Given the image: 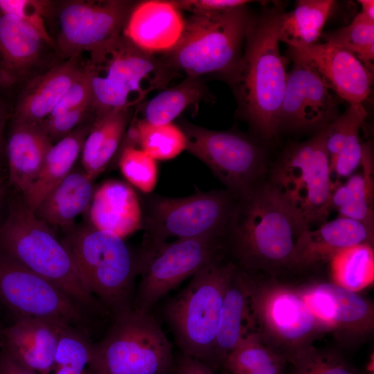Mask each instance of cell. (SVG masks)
<instances>
[{"instance_id": "obj_19", "label": "cell", "mask_w": 374, "mask_h": 374, "mask_svg": "<svg viewBox=\"0 0 374 374\" xmlns=\"http://www.w3.org/2000/svg\"><path fill=\"white\" fill-rule=\"evenodd\" d=\"M373 236L374 231L362 223L337 216L300 234L290 267L310 268L330 262L345 249L362 244L373 245Z\"/></svg>"}, {"instance_id": "obj_1", "label": "cell", "mask_w": 374, "mask_h": 374, "mask_svg": "<svg viewBox=\"0 0 374 374\" xmlns=\"http://www.w3.org/2000/svg\"><path fill=\"white\" fill-rule=\"evenodd\" d=\"M281 6L253 17L240 61L226 80L238 103V114L261 139L279 130V113L287 78V59L280 52Z\"/></svg>"}, {"instance_id": "obj_28", "label": "cell", "mask_w": 374, "mask_h": 374, "mask_svg": "<svg viewBox=\"0 0 374 374\" xmlns=\"http://www.w3.org/2000/svg\"><path fill=\"white\" fill-rule=\"evenodd\" d=\"M362 105H350L341 115L326 127V148L331 177L352 175L360 166L364 143L359 130L366 116Z\"/></svg>"}, {"instance_id": "obj_17", "label": "cell", "mask_w": 374, "mask_h": 374, "mask_svg": "<svg viewBox=\"0 0 374 374\" xmlns=\"http://www.w3.org/2000/svg\"><path fill=\"white\" fill-rule=\"evenodd\" d=\"M300 291L326 332L342 339H359L373 332V305L358 292L334 282L314 283Z\"/></svg>"}, {"instance_id": "obj_12", "label": "cell", "mask_w": 374, "mask_h": 374, "mask_svg": "<svg viewBox=\"0 0 374 374\" xmlns=\"http://www.w3.org/2000/svg\"><path fill=\"white\" fill-rule=\"evenodd\" d=\"M186 150L202 161L226 189L240 195L262 181L267 172L263 148L253 138L232 130H213L179 122Z\"/></svg>"}, {"instance_id": "obj_11", "label": "cell", "mask_w": 374, "mask_h": 374, "mask_svg": "<svg viewBox=\"0 0 374 374\" xmlns=\"http://www.w3.org/2000/svg\"><path fill=\"white\" fill-rule=\"evenodd\" d=\"M237 198L227 189L181 198L148 197L142 208L145 235L141 248L167 242L170 238L212 237L223 240Z\"/></svg>"}, {"instance_id": "obj_34", "label": "cell", "mask_w": 374, "mask_h": 374, "mask_svg": "<svg viewBox=\"0 0 374 374\" xmlns=\"http://www.w3.org/2000/svg\"><path fill=\"white\" fill-rule=\"evenodd\" d=\"M123 148H137L154 160H170L186 150L185 135L173 123L154 125L134 117L122 141Z\"/></svg>"}, {"instance_id": "obj_7", "label": "cell", "mask_w": 374, "mask_h": 374, "mask_svg": "<svg viewBox=\"0 0 374 374\" xmlns=\"http://www.w3.org/2000/svg\"><path fill=\"white\" fill-rule=\"evenodd\" d=\"M61 242L93 296L114 314L133 308L139 251L134 253L123 238L89 224L69 229Z\"/></svg>"}, {"instance_id": "obj_36", "label": "cell", "mask_w": 374, "mask_h": 374, "mask_svg": "<svg viewBox=\"0 0 374 374\" xmlns=\"http://www.w3.org/2000/svg\"><path fill=\"white\" fill-rule=\"evenodd\" d=\"M285 363L253 332L227 355L223 366L230 374H282Z\"/></svg>"}, {"instance_id": "obj_8", "label": "cell", "mask_w": 374, "mask_h": 374, "mask_svg": "<svg viewBox=\"0 0 374 374\" xmlns=\"http://www.w3.org/2000/svg\"><path fill=\"white\" fill-rule=\"evenodd\" d=\"M267 182L301 233L326 222L334 181L326 148V127L310 139L287 147L269 170Z\"/></svg>"}, {"instance_id": "obj_27", "label": "cell", "mask_w": 374, "mask_h": 374, "mask_svg": "<svg viewBox=\"0 0 374 374\" xmlns=\"http://www.w3.org/2000/svg\"><path fill=\"white\" fill-rule=\"evenodd\" d=\"M93 181L83 170H72L48 193L34 214L51 227L72 228L76 217L89 208Z\"/></svg>"}, {"instance_id": "obj_38", "label": "cell", "mask_w": 374, "mask_h": 374, "mask_svg": "<svg viewBox=\"0 0 374 374\" xmlns=\"http://www.w3.org/2000/svg\"><path fill=\"white\" fill-rule=\"evenodd\" d=\"M322 35L326 42L349 51L373 72L374 21L360 12L349 25Z\"/></svg>"}, {"instance_id": "obj_16", "label": "cell", "mask_w": 374, "mask_h": 374, "mask_svg": "<svg viewBox=\"0 0 374 374\" xmlns=\"http://www.w3.org/2000/svg\"><path fill=\"white\" fill-rule=\"evenodd\" d=\"M287 73L279 113V130L326 127L339 115L338 102L318 73L296 57Z\"/></svg>"}, {"instance_id": "obj_22", "label": "cell", "mask_w": 374, "mask_h": 374, "mask_svg": "<svg viewBox=\"0 0 374 374\" xmlns=\"http://www.w3.org/2000/svg\"><path fill=\"white\" fill-rule=\"evenodd\" d=\"M89 224L121 238L142 229V206L129 184L116 179L94 190L88 208Z\"/></svg>"}, {"instance_id": "obj_45", "label": "cell", "mask_w": 374, "mask_h": 374, "mask_svg": "<svg viewBox=\"0 0 374 374\" xmlns=\"http://www.w3.org/2000/svg\"><path fill=\"white\" fill-rule=\"evenodd\" d=\"M177 374H213L212 369L202 361L181 354L175 366Z\"/></svg>"}, {"instance_id": "obj_10", "label": "cell", "mask_w": 374, "mask_h": 374, "mask_svg": "<svg viewBox=\"0 0 374 374\" xmlns=\"http://www.w3.org/2000/svg\"><path fill=\"white\" fill-rule=\"evenodd\" d=\"M175 366L157 320L134 308L115 314L104 339L93 345V374H168Z\"/></svg>"}, {"instance_id": "obj_41", "label": "cell", "mask_w": 374, "mask_h": 374, "mask_svg": "<svg viewBox=\"0 0 374 374\" xmlns=\"http://www.w3.org/2000/svg\"><path fill=\"white\" fill-rule=\"evenodd\" d=\"M50 3L33 0H0V12L12 16L30 26L49 45L53 41L47 31L44 17L50 10Z\"/></svg>"}, {"instance_id": "obj_5", "label": "cell", "mask_w": 374, "mask_h": 374, "mask_svg": "<svg viewBox=\"0 0 374 374\" xmlns=\"http://www.w3.org/2000/svg\"><path fill=\"white\" fill-rule=\"evenodd\" d=\"M252 16L247 5L223 12L192 15L181 36L161 60L170 69L186 76L217 75L226 80L242 55V46Z\"/></svg>"}, {"instance_id": "obj_14", "label": "cell", "mask_w": 374, "mask_h": 374, "mask_svg": "<svg viewBox=\"0 0 374 374\" xmlns=\"http://www.w3.org/2000/svg\"><path fill=\"white\" fill-rule=\"evenodd\" d=\"M0 302L15 317L55 320L78 326L82 308L48 280L0 254Z\"/></svg>"}, {"instance_id": "obj_13", "label": "cell", "mask_w": 374, "mask_h": 374, "mask_svg": "<svg viewBox=\"0 0 374 374\" xmlns=\"http://www.w3.org/2000/svg\"><path fill=\"white\" fill-rule=\"evenodd\" d=\"M139 251L141 280L133 308L142 312H150L169 291L225 254L223 240L212 237L164 242Z\"/></svg>"}, {"instance_id": "obj_32", "label": "cell", "mask_w": 374, "mask_h": 374, "mask_svg": "<svg viewBox=\"0 0 374 374\" xmlns=\"http://www.w3.org/2000/svg\"><path fill=\"white\" fill-rule=\"evenodd\" d=\"M335 5L332 0H299L294 10L280 16L279 41L290 48H301L318 43Z\"/></svg>"}, {"instance_id": "obj_52", "label": "cell", "mask_w": 374, "mask_h": 374, "mask_svg": "<svg viewBox=\"0 0 374 374\" xmlns=\"http://www.w3.org/2000/svg\"><path fill=\"white\" fill-rule=\"evenodd\" d=\"M1 185V184H0Z\"/></svg>"}, {"instance_id": "obj_51", "label": "cell", "mask_w": 374, "mask_h": 374, "mask_svg": "<svg viewBox=\"0 0 374 374\" xmlns=\"http://www.w3.org/2000/svg\"><path fill=\"white\" fill-rule=\"evenodd\" d=\"M224 374H230L227 371H224Z\"/></svg>"}, {"instance_id": "obj_42", "label": "cell", "mask_w": 374, "mask_h": 374, "mask_svg": "<svg viewBox=\"0 0 374 374\" xmlns=\"http://www.w3.org/2000/svg\"><path fill=\"white\" fill-rule=\"evenodd\" d=\"M90 108L91 103H87L57 116L47 118L39 124L55 143L81 125Z\"/></svg>"}, {"instance_id": "obj_4", "label": "cell", "mask_w": 374, "mask_h": 374, "mask_svg": "<svg viewBox=\"0 0 374 374\" xmlns=\"http://www.w3.org/2000/svg\"><path fill=\"white\" fill-rule=\"evenodd\" d=\"M0 254L48 280L83 309H98L61 240L22 199L12 203L0 226Z\"/></svg>"}, {"instance_id": "obj_15", "label": "cell", "mask_w": 374, "mask_h": 374, "mask_svg": "<svg viewBox=\"0 0 374 374\" xmlns=\"http://www.w3.org/2000/svg\"><path fill=\"white\" fill-rule=\"evenodd\" d=\"M133 6L130 1L120 0L66 3L59 15L60 51L71 58L119 35Z\"/></svg>"}, {"instance_id": "obj_48", "label": "cell", "mask_w": 374, "mask_h": 374, "mask_svg": "<svg viewBox=\"0 0 374 374\" xmlns=\"http://www.w3.org/2000/svg\"><path fill=\"white\" fill-rule=\"evenodd\" d=\"M6 120V112L3 105L0 103V152L3 146V133Z\"/></svg>"}, {"instance_id": "obj_37", "label": "cell", "mask_w": 374, "mask_h": 374, "mask_svg": "<svg viewBox=\"0 0 374 374\" xmlns=\"http://www.w3.org/2000/svg\"><path fill=\"white\" fill-rule=\"evenodd\" d=\"M93 345L81 328L64 326L53 364L46 374H93Z\"/></svg>"}, {"instance_id": "obj_46", "label": "cell", "mask_w": 374, "mask_h": 374, "mask_svg": "<svg viewBox=\"0 0 374 374\" xmlns=\"http://www.w3.org/2000/svg\"><path fill=\"white\" fill-rule=\"evenodd\" d=\"M0 374H38L12 357L4 348L0 350Z\"/></svg>"}, {"instance_id": "obj_50", "label": "cell", "mask_w": 374, "mask_h": 374, "mask_svg": "<svg viewBox=\"0 0 374 374\" xmlns=\"http://www.w3.org/2000/svg\"><path fill=\"white\" fill-rule=\"evenodd\" d=\"M1 344H2V335H0V347H1Z\"/></svg>"}, {"instance_id": "obj_49", "label": "cell", "mask_w": 374, "mask_h": 374, "mask_svg": "<svg viewBox=\"0 0 374 374\" xmlns=\"http://www.w3.org/2000/svg\"><path fill=\"white\" fill-rule=\"evenodd\" d=\"M3 193V190L2 188V186L0 185V202L1 200Z\"/></svg>"}, {"instance_id": "obj_23", "label": "cell", "mask_w": 374, "mask_h": 374, "mask_svg": "<svg viewBox=\"0 0 374 374\" xmlns=\"http://www.w3.org/2000/svg\"><path fill=\"white\" fill-rule=\"evenodd\" d=\"M44 44L30 26L0 12V85L8 87L25 77L39 60Z\"/></svg>"}, {"instance_id": "obj_43", "label": "cell", "mask_w": 374, "mask_h": 374, "mask_svg": "<svg viewBox=\"0 0 374 374\" xmlns=\"http://www.w3.org/2000/svg\"><path fill=\"white\" fill-rule=\"evenodd\" d=\"M87 103H91V84L89 72L84 65L47 118L57 116Z\"/></svg>"}, {"instance_id": "obj_18", "label": "cell", "mask_w": 374, "mask_h": 374, "mask_svg": "<svg viewBox=\"0 0 374 374\" xmlns=\"http://www.w3.org/2000/svg\"><path fill=\"white\" fill-rule=\"evenodd\" d=\"M291 57L309 64L323 80L350 105H363L373 82V72L354 55L332 42L290 48Z\"/></svg>"}, {"instance_id": "obj_40", "label": "cell", "mask_w": 374, "mask_h": 374, "mask_svg": "<svg viewBox=\"0 0 374 374\" xmlns=\"http://www.w3.org/2000/svg\"><path fill=\"white\" fill-rule=\"evenodd\" d=\"M293 374H362L337 352L310 346L291 362Z\"/></svg>"}, {"instance_id": "obj_29", "label": "cell", "mask_w": 374, "mask_h": 374, "mask_svg": "<svg viewBox=\"0 0 374 374\" xmlns=\"http://www.w3.org/2000/svg\"><path fill=\"white\" fill-rule=\"evenodd\" d=\"M130 120V109L95 114L84 140L81 161L84 172L95 179L109 164L123 141Z\"/></svg>"}, {"instance_id": "obj_44", "label": "cell", "mask_w": 374, "mask_h": 374, "mask_svg": "<svg viewBox=\"0 0 374 374\" xmlns=\"http://www.w3.org/2000/svg\"><path fill=\"white\" fill-rule=\"evenodd\" d=\"M170 2L179 10H185L193 15H205L229 10L247 5V0H172Z\"/></svg>"}, {"instance_id": "obj_30", "label": "cell", "mask_w": 374, "mask_h": 374, "mask_svg": "<svg viewBox=\"0 0 374 374\" xmlns=\"http://www.w3.org/2000/svg\"><path fill=\"white\" fill-rule=\"evenodd\" d=\"M91 125L82 124L53 144L38 175L22 194L24 203L33 212L48 193L73 170Z\"/></svg>"}, {"instance_id": "obj_25", "label": "cell", "mask_w": 374, "mask_h": 374, "mask_svg": "<svg viewBox=\"0 0 374 374\" xmlns=\"http://www.w3.org/2000/svg\"><path fill=\"white\" fill-rule=\"evenodd\" d=\"M53 144L40 124L14 121L6 144L9 181L21 195L38 175Z\"/></svg>"}, {"instance_id": "obj_21", "label": "cell", "mask_w": 374, "mask_h": 374, "mask_svg": "<svg viewBox=\"0 0 374 374\" xmlns=\"http://www.w3.org/2000/svg\"><path fill=\"white\" fill-rule=\"evenodd\" d=\"M66 326L52 319L17 317L3 331L1 347L25 366L38 374H46Z\"/></svg>"}, {"instance_id": "obj_2", "label": "cell", "mask_w": 374, "mask_h": 374, "mask_svg": "<svg viewBox=\"0 0 374 374\" xmlns=\"http://www.w3.org/2000/svg\"><path fill=\"white\" fill-rule=\"evenodd\" d=\"M301 231L288 208L264 180L238 195L223 240L224 253L249 274L290 267Z\"/></svg>"}, {"instance_id": "obj_39", "label": "cell", "mask_w": 374, "mask_h": 374, "mask_svg": "<svg viewBox=\"0 0 374 374\" xmlns=\"http://www.w3.org/2000/svg\"><path fill=\"white\" fill-rule=\"evenodd\" d=\"M118 164L130 185L145 194L153 191L158 177L156 160L139 148L125 147L121 149Z\"/></svg>"}, {"instance_id": "obj_31", "label": "cell", "mask_w": 374, "mask_h": 374, "mask_svg": "<svg viewBox=\"0 0 374 374\" xmlns=\"http://www.w3.org/2000/svg\"><path fill=\"white\" fill-rule=\"evenodd\" d=\"M360 166L361 172L353 173L344 184L334 182L330 208L339 217L356 220L374 231L373 163L369 143H364Z\"/></svg>"}, {"instance_id": "obj_3", "label": "cell", "mask_w": 374, "mask_h": 374, "mask_svg": "<svg viewBox=\"0 0 374 374\" xmlns=\"http://www.w3.org/2000/svg\"><path fill=\"white\" fill-rule=\"evenodd\" d=\"M89 52L85 66L95 114L130 109L179 75L160 57L141 49L121 34Z\"/></svg>"}, {"instance_id": "obj_33", "label": "cell", "mask_w": 374, "mask_h": 374, "mask_svg": "<svg viewBox=\"0 0 374 374\" xmlns=\"http://www.w3.org/2000/svg\"><path fill=\"white\" fill-rule=\"evenodd\" d=\"M213 98L202 78L186 76L178 84L159 92L141 105L142 117L136 118L154 125L170 123L189 106Z\"/></svg>"}, {"instance_id": "obj_26", "label": "cell", "mask_w": 374, "mask_h": 374, "mask_svg": "<svg viewBox=\"0 0 374 374\" xmlns=\"http://www.w3.org/2000/svg\"><path fill=\"white\" fill-rule=\"evenodd\" d=\"M253 332L249 293L242 271L236 269L227 286L213 352V366L224 363L240 341Z\"/></svg>"}, {"instance_id": "obj_35", "label": "cell", "mask_w": 374, "mask_h": 374, "mask_svg": "<svg viewBox=\"0 0 374 374\" xmlns=\"http://www.w3.org/2000/svg\"><path fill=\"white\" fill-rule=\"evenodd\" d=\"M333 282L359 292L373 283V245L362 244L345 249L329 262Z\"/></svg>"}, {"instance_id": "obj_47", "label": "cell", "mask_w": 374, "mask_h": 374, "mask_svg": "<svg viewBox=\"0 0 374 374\" xmlns=\"http://www.w3.org/2000/svg\"><path fill=\"white\" fill-rule=\"evenodd\" d=\"M362 6L361 12L370 19L374 21V1L373 0H359Z\"/></svg>"}, {"instance_id": "obj_24", "label": "cell", "mask_w": 374, "mask_h": 374, "mask_svg": "<svg viewBox=\"0 0 374 374\" xmlns=\"http://www.w3.org/2000/svg\"><path fill=\"white\" fill-rule=\"evenodd\" d=\"M78 56L28 82L20 95L14 121L39 124L48 117L82 69Z\"/></svg>"}, {"instance_id": "obj_20", "label": "cell", "mask_w": 374, "mask_h": 374, "mask_svg": "<svg viewBox=\"0 0 374 374\" xmlns=\"http://www.w3.org/2000/svg\"><path fill=\"white\" fill-rule=\"evenodd\" d=\"M184 24L180 10L170 1H144L132 8L123 35L146 52L165 53L177 44Z\"/></svg>"}, {"instance_id": "obj_6", "label": "cell", "mask_w": 374, "mask_h": 374, "mask_svg": "<svg viewBox=\"0 0 374 374\" xmlns=\"http://www.w3.org/2000/svg\"><path fill=\"white\" fill-rule=\"evenodd\" d=\"M236 269L219 257L193 276L166 305L164 316L182 353L213 366V352L224 294Z\"/></svg>"}, {"instance_id": "obj_9", "label": "cell", "mask_w": 374, "mask_h": 374, "mask_svg": "<svg viewBox=\"0 0 374 374\" xmlns=\"http://www.w3.org/2000/svg\"><path fill=\"white\" fill-rule=\"evenodd\" d=\"M242 271L249 293L253 332L266 346L291 363L313 346L317 337L326 332L324 328L309 309L300 289L261 280Z\"/></svg>"}]
</instances>
